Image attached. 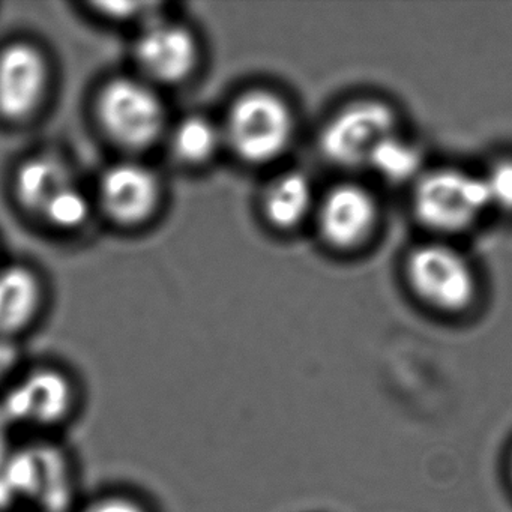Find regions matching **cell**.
Returning <instances> with one entry per match:
<instances>
[{
	"label": "cell",
	"instance_id": "obj_1",
	"mask_svg": "<svg viewBox=\"0 0 512 512\" xmlns=\"http://www.w3.org/2000/svg\"><path fill=\"white\" fill-rule=\"evenodd\" d=\"M292 136V112L271 92H248L230 110L227 137L236 154L245 161L274 160L286 151Z\"/></svg>",
	"mask_w": 512,
	"mask_h": 512
},
{
	"label": "cell",
	"instance_id": "obj_2",
	"mask_svg": "<svg viewBox=\"0 0 512 512\" xmlns=\"http://www.w3.org/2000/svg\"><path fill=\"white\" fill-rule=\"evenodd\" d=\"M413 206L419 220L430 229L460 232L473 226L490 203L482 178L442 169L418 179Z\"/></svg>",
	"mask_w": 512,
	"mask_h": 512
},
{
	"label": "cell",
	"instance_id": "obj_3",
	"mask_svg": "<svg viewBox=\"0 0 512 512\" xmlns=\"http://www.w3.org/2000/svg\"><path fill=\"white\" fill-rule=\"evenodd\" d=\"M394 134V110L382 101L361 100L344 107L328 122L320 146L332 163L356 169L368 166L376 149Z\"/></svg>",
	"mask_w": 512,
	"mask_h": 512
},
{
	"label": "cell",
	"instance_id": "obj_4",
	"mask_svg": "<svg viewBox=\"0 0 512 512\" xmlns=\"http://www.w3.org/2000/svg\"><path fill=\"white\" fill-rule=\"evenodd\" d=\"M406 274L416 295L437 310H463L475 296L472 266L446 245L427 244L416 248L407 259Z\"/></svg>",
	"mask_w": 512,
	"mask_h": 512
},
{
	"label": "cell",
	"instance_id": "obj_5",
	"mask_svg": "<svg viewBox=\"0 0 512 512\" xmlns=\"http://www.w3.org/2000/svg\"><path fill=\"white\" fill-rule=\"evenodd\" d=\"M98 116L116 143L137 149L151 145L160 136L164 109L158 95L145 83L118 79L101 92Z\"/></svg>",
	"mask_w": 512,
	"mask_h": 512
},
{
	"label": "cell",
	"instance_id": "obj_6",
	"mask_svg": "<svg viewBox=\"0 0 512 512\" xmlns=\"http://www.w3.org/2000/svg\"><path fill=\"white\" fill-rule=\"evenodd\" d=\"M76 386L55 368H38L11 392L8 412L26 424L55 428L65 424L76 409Z\"/></svg>",
	"mask_w": 512,
	"mask_h": 512
},
{
	"label": "cell",
	"instance_id": "obj_7",
	"mask_svg": "<svg viewBox=\"0 0 512 512\" xmlns=\"http://www.w3.org/2000/svg\"><path fill=\"white\" fill-rule=\"evenodd\" d=\"M47 86V65L35 47L11 44L0 52V116L22 121L37 110Z\"/></svg>",
	"mask_w": 512,
	"mask_h": 512
},
{
	"label": "cell",
	"instance_id": "obj_8",
	"mask_svg": "<svg viewBox=\"0 0 512 512\" xmlns=\"http://www.w3.org/2000/svg\"><path fill=\"white\" fill-rule=\"evenodd\" d=\"M376 202L365 188L346 184L329 191L319 212L323 238L332 247L350 250L370 238L377 224Z\"/></svg>",
	"mask_w": 512,
	"mask_h": 512
},
{
	"label": "cell",
	"instance_id": "obj_9",
	"mask_svg": "<svg viewBox=\"0 0 512 512\" xmlns=\"http://www.w3.org/2000/svg\"><path fill=\"white\" fill-rule=\"evenodd\" d=\"M143 73L161 83L184 80L196 62V44L185 29L151 20L136 46Z\"/></svg>",
	"mask_w": 512,
	"mask_h": 512
},
{
	"label": "cell",
	"instance_id": "obj_10",
	"mask_svg": "<svg viewBox=\"0 0 512 512\" xmlns=\"http://www.w3.org/2000/svg\"><path fill=\"white\" fill-rule=\"evenodd\" d=\"M100 196L110 217L119 223H140L154 211L158 199L157 179L140 164H118L104 173Z\"/></svg>",
	"mask_w": 512,
	"mask_h": 512
},
{
	"label": "cell",
	"instance_id": "obj_11",
	"mask_svg": "<svg viewBox=\"0 0 512 512\" xmlns=\"http://www.w3.org/2000/svg\"><path fill=\"white\" fill-rule=\"evenodd\" d=\"M40 286L22 266L0 269V338L14 340L37 316Z\"/></svg>",
	"mask_w": 512,
	"mask_h": 512
},
{
	"label": "cell",
	"instance_id": "obj_12",
	"mask_svg": "<svg viewBox=\"0 0 512 512\" xmlns=\"http://www.w3.org/2000/svg\"><path fill=\"white\" fill-rule=\"evenodd\" d=\"M71 184L74 182L64 163L53 157H37L17 170L14 188L23 208L41 214Z\"/></svg>",
	"mask_w": 512,
	"mask_h": 512
},
{
	"label": "cell",
	"instance_id": "obj_13",
	"mask_svg": "<svg viewBox=\"0 0 512 512\" xmlns=\"http://www.w3.org/2000/svg\"><path fill=\"white\" fill-rule=\"evenodd\" d=\"M313 203L310 181L301 173H286L269 185L265 194V212L278 227L296 226L304 220Z\"/></svg>",
	"mask_w": 512,
	"mask_h": 512
},
{
	"label": "cell",
	"instance_id": "obj_14",
	"mask_svg": "<svg viewBox=\"0 0 512 512\" xmlns=\"http://www.w3.org/2000/svg\"><path fill=\"white\" fill-rule=\"evenodd\" d=\"M421 163L419 149L394 134L376 149L368 167L376 170L388 181L403 182L416 176Z\"/></svg>",
	"mask_w": 512,
	"mask_h": 512
},
{
	"label": "cell",
	"instance_id": "obj_15",
	"mask_svg": "<svg viewBox=\"0 0 512 512\" xmlns=\"http://www.w3.org/2000/svg\"><path fill=\"white\" fill-rule=\"evenodd\" d=\"M217 146V130L211 122L202 118L185 119L172 137L173 151L185 163H203L214 154Z\"/></svg>",
	"mask_w": 512,
	"mask_h": 512
},
{
	"label": "cell",
	"instance_id": "obj_16",
	"mask_svg": "<svg viewBox=\"0 0 512 512\" xmlns=\"http://www.w3.org/2000/svg\"><path fill=\"white\" fill-rule=\"evenodd\" d=\"M41 214L53 226L74 229L82 226L88 218L89 203L85 194L76 185L71 184L62 190Z\"/></svg>",
	"mask_w": 512,
	"mask_h": 512
},
{
	"label": "cell",
	"instance_id": "obj_17",
	"mask_svg": "<svg viewBox=\"0 0 512 512\" xmlns=\"http://www.w3.org/2000/svg\"><path fill=\"white\" fill-rule=\"evenodd\" d=\"M487 191L490 208L512 211V160L494 164L482 178Z\"/></svg>",
	"mask_w": 512,
	"mask_h": 512
},
{
	"label": "cell",
	"instance_id": "obj_18",
	"mask_svg": "<svg viewBox=\"0 0 512 512\" xmlns=\"http://www.w3.org/2000/svg\"><path fill=\"white\" fill-rule=\"evenodd\" d=\"M80 512H151L145 503L125 494L98 497Z\"/></svg>",
	"mask_w": 512,
	"mask_h": 512
},
{
	"label": "cell",
	"instance_id": "obj_19",
	"mask_svg": "<svg viewBox=\"0 0 512 512\" xmlns=\"http://www.w3.org/2000/svg\"><path fill=\"white\" fill-rule=\"evenodd\" d=\"M19 362V352H17L14 341L0 338V382L14 370Z\"/></svg>",
	"mask_w": 512,
	"mask_h": 512
}]
</instances>
